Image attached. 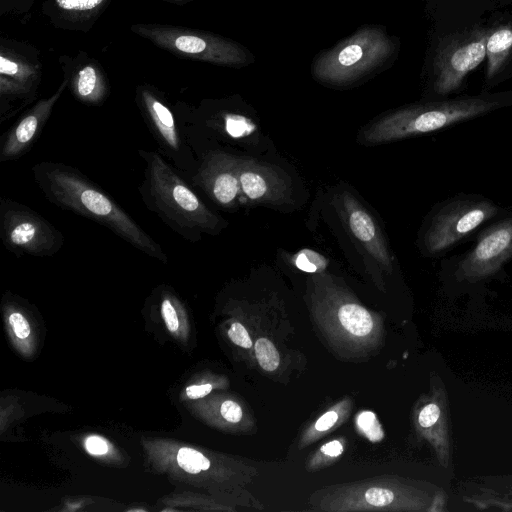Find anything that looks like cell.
<instances>
[{"label": "cell", "instance_id": "2e32d148", "mask_svg": "<svg viewBox=\"0 0 512 512\" xmlns=\"http://www.w3.org/2000/svg\"><path fill=\"white\" fill-rule=\"evenodd\" d=\"M485 34H476L451 42L435 61L434 89L440 95L456 90L464 77L486 56Z\"/></svg>", "mask_w": 512, "mask_h": 512}, {"label": "cell", "instance_id": "7c38bea8", "mask_svg": "<svg viewBox=\"0 0 512 512\" xmlns=\"http://www.w3.org/2000/svg\"><path fill=\"white\" fill-rule=\"evenodd\" d=\"M496 213L497 207L485 200L450 203L433 217L424 236V246L432 254L443 252Z\"/></svg>", "mask_w": 512, "mask_h": 512}, {"label": "cell", "instance_id": "44dd1931", "mask_svg": "<svg viewBox=\"0 0 512 512\" xmlns=\"http://www.w3.org/2000/svg\"><path fill=\"white\" fill-rule=\"evenodd\" d=\"M512 49V28L502 27L486 40V56L488 58L487 78L491 79L501 68Z\"/></svg>", "mask_w": 512, "mask_h": 512}, {"label": "cell", "instance_id": "8fae6325", "mask_svg": "<svg viewBox=\"0 0 512 512\" xmlns=\"http://www.w3.org/2000/svg\"><path fill=\"white\" fill-rule=\"evenodd\" d=\"M182 131L197 159L194 171L184 175L187 181L216 205L225 209L235 208L241 198L239 156L220 148L207 147L194 134Z\"/></svg>", "mask_w": 512, "mask_h": 512}, {"label": "cell", "instance_id": "ac0fdd59", "mask_svg": "<svg viewBox=\"0 0 512 512\" xmlns=\"http://www.w3.org/2000/svg\"><path fill=\"white\" fill-rule=\"evenodd\" d=\"M241 197L254 204L286 205L293 202L289 179L275 167L239 157Z\"/></svg>", "mask_w": 512, "mask_h": 512}, {"label": "cell", "instance_id": "9c48e42d", "mask_svg": "<svg viewBox=\"0 0 512 512\" xmlns=\"http://www.w3.org/2000/svg\"><path fill=\"white\" fill-rule=\"evenodd\" d=\"M0 239L17 257H50L65 242L62 232L41 214L5 197L0 200Z\"/></svg>", "mask_w": 512, "mask_h": 512}, {"label": "cell", "instance_id": "cb8c5ba5", "mask_svg": "<svg viewBox=\"0 0 512 512\" xmlns=\"http://www.w3.org/2000/svg\"><path fill=\"white\" fill-rule=\"evenodd\" d=\"M177 462L183 470L191 474L206 471L211 466L207 457L199 451L188 447L179 449L177 453Z\"/></svg>", "mask_w": 512, "mask_h": 512}, {"label": "cell", "instance_id": "ffe728a7", "mask_svg": "<svg viewBox=\"0 0 512 512\" xmlns=\"http://www.w3.org/2000/svg\"><path fill=\"white\" fill-rule=\"evenodd\" d=\"M416 424L422 435L429 440L446 465L449 457L448 425L445 401L441 395L427 400L417 412Z\"/></svg>", "mask_w": 512, "mask_h": 512}, {"label": "cell", "instance_id": "603a6c76", "mask_svg": "<svg viewBox=\"0 0 512 512\" xmlns=\"http://www.w3.org/2000/svg\"><path fill=\"white\" fill-rule=\"evenodd\" d=\"M254 354L259 366L267 371H275L280 365V355L274 343L266 338L260 337L254 343Z\"/></svg>", "mask_w": 512, "mask_h": 512}, {"label": "cell", "instance_id": "f546056e", "mask_svg": "<svg viewBox=\"0 0 512 512\" xmlns=\"http://www.w3.org/2000/svg\"><path fill=\"white\" fill-rule=\"evenodd\" d=\"M9 324L14 334L19 339H25L30 334V326L26 318L20 312H12L8 317Z\"/></svg>", "mask_w": 512, "mask_h": 512}, {"label": "cell", "instance_id": "52a82bcc", "mask_svg": "<svg viewBox=\"0 0 512 512\" xmlns=\"http://www.w3.org/2000/svg\"><path fill=\"white\" fill-rule=\"evenodd\" d=\"M313 508L324 511L423 510L425 493L395 478H379L333 486L316 493Z\"/></svg>", "mask_w": 512, "mask_h": 512}, {"label": "cell", "instance_id": "5b68a950", "mask_svg": "<svg viewBox=\"0 0 512 512\" xmlns=\"http://www.w3.org/2000/svg\"><path fill=\"white\" fill-rule=\"evenodd\" d=\"M498 103L483 98H464L404 107L369 124L362 132L367 144H379L433 132L489 112Z\"/></svg>", "mask_w": 512, "mask_h": 512}, {"label": "cell", "instance_id": "e0dca14e", "mask_svg": "<svg viewBox=\"0 0 512 512\" xmlns=\"http://www.w3.org/2000/svg\"><path fill=\"white\" fill-rule=\"evenodd\" d=\"M58 63L76 100L88 106H100L107 100L111 87L98 60L78 51L72 56L61 55Z\"/></svg>", "mask_w": 512, "mask_h": 512}, {"label": "cell", "instance_id": "d4e9b609", "mask_svg": "<svg viewBox=\"0 0 512 512\" xmlns=\"http://www.w3.org/2000/svg\"><path fill=\"white\" fill-rule=\"evenodd\" d=\"M293 263L298 267V269L309 273H315L324 269L327 264V260L315 251L302 250L293 257Z\"/></svg>", "mask_w": 512, "mask_h": 512}, {"label": "cell", "instance_id": "9a60e30c", "mask_svg": "<svg viewBox=\"0 0 512 512\" xmlns=\"http://www.w3.org/2000/svg\"><path fill=\"white\" fill-rule=\"evenodd\" d=\"M67 88L68 81L63 78L52 95L34 103L6 131L0 141V163L17 160L31 150Z\"/></svg>", "mask_w": 512, "mask_h": 512}, {"label": "cell", "instance_id": "d6986e66", "mask_svg": "<svg viewBox=\"0 0 512 512\" xmlns=\"http://www.w3.org/2000/svg\"><path fill=\"white\" fill-rule=\"evenodd\" d=\"M112 0H44L41 12L54 28L89 32Z\"/></svg>", "mask_w": 512, "mask_h": 512}, {"label": "cell", "instance_id": "7a4b0ae2", "mask_svg": "<svg viewBox=\"0 0 512 512\" xmlns=\"http://www.w3.org/2000/svg\"><path fill=\"white\" fill-rule=\"evenodd\" d=\"M145 164L138 187L146 208L183 239L197 242L203 234L217 235L224 219L194 192L183 173L156 151L138 150Z\"/></svg>", "mask_w": 512, "mask_h": 512}, {"label": "cell", "instance_id": "4fadbf2b", "mask_svg": "<svg viewBox=\"0 0 512 512\" xmlns=\"http://www.w3.org/2000/svg\"><path fill=\"white\" fill-rule=\"evenodd\" d=\"M512 259V219L491 225L478 238L472 251L459 263L456 276L476 282L496 274Z\"/></svg>", "mask_w": 512, "mask_h": 512}, {"label": "cell", "instance_id": "484cf974", "mask_svg": "<svg viewBox=\"0 0 512 512\" xmlns=\"http://www.w3.org/2000/svg\"><path fill=\"white\" fill-rule=\"evenodd\" d=\"M36 0H0V16L19 17L27 14Z\"/></svg>", "mask_w": 512, "mask_h": 512}, {"label": "cell", "instance_id": "f1b7e54d", "mask_svg": "<svg viewBox=\"0 0 512 512\" xmlns=\"http://www.w3.org/2000/svg\"><path fill=\"white\" fill-rule=\"evenodd\" d=\"M161 314L168 330L171 332L177 331L179 320L176 309L169 297L164 298L161 302Z\"/></svg>", "mask_w": 512, "mask_h": 512}, {"label": "cell", "instance_id": "7402d4cb", "mask_svg": "<svg viewBox=\"0 0 512 512\" xmlns=\"http://www.w3.org/2000/svg\"><path fill=\"white\" fill-rule=\"evenodd\" d=\"M347 401L343 403H339L332 409L328 410L324 414H322L314 423L312 428H310L302 438V442L305 444L311 443L318 435L329 431L333 428L340 420L342 414H345V410L347 409L344 406Z\"/></svg>", "mask_w": 512, "mask_h": 512}, {"label": "cell", "instance_id": "4dcf8cb0", "mask_svg": "<svg viewBox=\"0 0 512 512\" xmlns=\"http://www.w3.org/2000/svg\"><path fill=\"white\" fill-rule=\"evenodd\" d=\"M86 450L93 455H104L108 451V445L99 436H90L85 442Z\"/></svg>", "mask_w": 512, "mask_h": 512}, {"label": "cell", "instance_id": "8992f818", "mask_svg": "<svg viewBox=\"0 0 512 512\" xmlns=\"http://www.w3.org/2000/svg\"><path fill=\"white\" fill-rule=\"evenodd\" d=\"M130 31L181 58L231 68L246 67L255 61L240 43L209 31L162 23H135Z\"/></svg>", "mask_w": 512, "mask_h": 512}, {"label": "cell", "instance_id": "1f68e13d", "mask_svg": "<svg viewBox=\"0 0 512 512\" xmlns=\"http://www.w3.org/2000/svg\"><path fill=\"white\" fill-rule=\"evenodd\" d=\"M343 444L339 440H332L322 445L320 448V453L327 458H336L339 457L343 452Z\"/></svg>", "mask_w": 512, "mask_h": 512}, {"label": "cell", "instance_id": "3957f363", "mask_svg": "<svg viewBox=\"0 0 512 512\" xmlns=\"http://www.w3.org/2000/svg\"><path fill=\"white\" fill-rule=\"evenodd\" d=\"M397 51V39L389 35L383 26L365 25L315 55L311 74L323 85L350 87L388 68Z\"/></svg>", "mask_w": 512, "mask_h": 512}, {"label": "cell", "instance_id": "83f0119b", "mask_svg": "<svg viewBox=\"0 0 512 512\" xmlns=\"http://www.w3.org/2000/svg\"><path fill=\"white\" fill-rule=\"evenodd\" d=\"M228 337L237 346L250 349L253 346L250 334L244 325L239 322H234L228 329Z\"/></svg>", "mask_w": 512, "mask_h": 512}, {"label": "cell", "instance_id": "6da1fadb", "mask_svg": "<svg viewBox=\"0 0 512 512\" xmlns=\"http://www.w3.org/2000/svg\"><path fill=\"white\" fill-rule=\"evenodd\" d=\"M35 183L53 205L104 226L147 256L168 263V255L103 188L74 166L42 161L32 167Z\"/></svg>", "mask_w": 512, "mask_h": 512}, {"label": "cell", "instance_id": "836d02e7", "mask_svg": "<svg viewBox=\"0 0 512 512\" xmlns=\"http://www.w3.org/2000/svg\"><path fill=\"white\" fill-rule=\"evenodd\" d=\"M161 1H166V2H170V3H174V4L183 5V4L189 3L193 0H161Z\"/></svg>", "mask_w": 512, "mask_h": 512}, {"label": "cell", "instance_id": "4316f807", "mask_svg": "<svg viewBox=\"0 0 512 512\" xmlns=\"http://www.w3.org/2000/svg\"><path fill=\"white\" fill-rule=\"evenodd\" d=\"M221 417L229 424L240 425L245 417L243 407L232 399L224 400L219 408Z\"/></svg>", "mask_w": 512, "mask_h": 512}, {"label": "cell", "instance_id": "ba28073f", "mask_svg": "<svg viewBox=\"0 0 512 512\" xmlns=\"http://www.w3.org/2000/svg\"><path fill=\"white\" fill-rule=\"evenodd\" d=\"M42 68L40 53L35 46L0 37V124L35 101Z\"/></svg>", "mask_w": 512, "mask_h": 512}, {"label": "cell", "instance_id": "d6a6232c", "mask_svg": "<svg viewBox=\"0 0 512 512\" xmlns=\"http://www.w3.org/2000/svg\"><path fill=\"white\" fill-rule=\"evenodd\" d=\"M212 391L210 383L191 385L186 388V395L190 399H199L208 395Z\"/></svg>", "mask_w": 512, "mask_h": 512}, {"label": "cell", "instance_id": "277c9868", "mask_svg": "<svg viewBox=\"0 0 512 512\" xmlns=\"http://www.w3.org/2000/svg\"><path fill=\"white\" fill-rule=\"evenodd\" d=\"M311 309L334 341L351 348L372 347L381 336L379 318L339 282L318 273L309 281Z\"/></svg>", "mask_w": 512, "mask_h": 512}, {"label": "cell", "instance_id": "5bb4252c", "mask_svg": "<svg viewBox=\"0 0 512 512\" xmlns=\"http://www.w3.org/2000/svg\"><path fill=\"white\" fill-rule=\"evenodd\" d=\"M334 206L350 236L378 267L390 274L394 258L372 215L348 191L335 197Z\"/></svg>", "mask_w": 512, "mask_h": 512}, {"label": "cell", "instance_id": "30bf717a", "mask_svg": "<svg viewBox=\"0 0 512 512\" xmlns=\"http://www.w3.org/2000/svg\"><path fill=\"white\" fill-rule=\"evenodd\" d=\"M135 103L160 154L183 175L193 172L197 163L195 153L164 93L151 84H139L135 89Z\"/></svg>", "mask_w": 512, "mask_h": 512}]
</instances>
